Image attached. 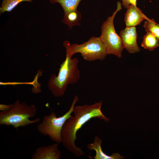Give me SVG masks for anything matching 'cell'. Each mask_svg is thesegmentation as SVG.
Wrapping results in <instances>:
<instances>
[{"label":"cell","mask_w":159,"mask_h":159,"mask_svg":"<svg viewBox=\"0 0 159 159\" xmlns=\"http://www.w3.org/2000/svg\"><path fill=\"white\" fill-rule=\"evenodd\" d=\"M58 144L55 143L50 145L37 148L32 154V159H59L61 152Z\"/></svg>","instance_id":"cell-9"},{"label":"cell","mask_w":159,"mask_h":159,"mask_svg":"<svg viewBox=\"0 0 159 159\" xmlns=\"http://www.w3.org/2000/svg\"><path fill=\"white\" fill-rule=\"evenodd\" d=\"M13 104L5 105L0 104V110L3 112L8 111L11 110Z\"/></svg>","instance_id":"cell-17"},{"label":"cell","mask_w":159,"mask_h":159,"mask_svg":"<svg viewBox=\"0 0 159 159\" xmlns=\"http://www.w3.org/2000/svg\"><path fill=\"white\" fill-rule=\"evenodd\" d=\"M32 2V0H3L0 8V14L5 11L10 12L22 1Z\"/></svg>","instance_id":"cell-15"},{"label":"cell","mask_w":159,"mask_h":159,"mask_svg":"<svg viewBox=\"0 0 159 159\" xmlns=\"http://www.w3.org/2000/svg\"><path fill=\"white\" fill-rule=\"evenodd\" d=\"M122 1V4L123 6L127 9L129 6L132 4L137 6V0H120Z\"/></svg>","instance_id":"cell-16"},{"label":"cell","mask_w":159,"mask_h":159,"mask_svg":"<svg viewBox=\"0 0 159 159\" xmlns=\"http://www.w3.org/2000/svg\"><path fill=\"white\" fill-rule=\"evenodd\" d=\"M102 101L89 105L74 106L72 116L65 122L62 129V143L65 148L77 157L86 155L82 148L77 147L75 141L78 131L87 122L93 118H98L108 122L109 119L102 112L101 107Z\"/></svg>","instance_id":"cell-1"},{"label":"cell","mask_w":159,"mask_h":159,"mask_svg":"<svg viewBox=\"0 0 159 159\" xmlns=\"http://www.w3.org/2000/svg\"><path fill=\"white\" fill-rule=\"evenodd\" d=\"M143 26L146 32L151 33L159 41V24L153 19L149 18L145 21Z\"/></svg>","instance_id":"cell-14"},{"label":"cell","mask_w":159,"mask_h":159,"mask_svg":"<svg viewBox=\"0 0 159 159\" xmlns=\"http://www.w3.org/2000/svg\"><path fill=\"white\" fill-rule=\"evenodd\" d=\"M124 47L128 52L134 54L139 52L140 49L137 43V33L135 26L126 27L120 32Z\"/></svg>","instance_id":"cell-7"},{"label":"cell","mask_w":159,"mask_h":159,"mask_svg":"<svg viewBox=\"0 0 159 159\" xmlns=\"http://www.w3.org/2000/svg\"><path fill=\"white\" fill-rule=\"evenodd\" d=\"M36 113L34 105L29 106L25 102L21 103L18 100L14 103L11 110L0 112V125H12L17 128L37 123L40 121L41 117L33 120L29 119L34 117Z\"/></svg>","instance_id":"cell-3"},{"label":"cell","mask_w":159,"mask_h":159,"mask_svg":"<svg viewBox=\"0 0 159 159\" xmlns=\"http://www.w3.org/2000/svg\"><path fill=\"white\" fill-rule=\"evenodd\" d=\"M122 9L121 4L117 2V8L112 15L108 17L101 26V34L100 37L106 48L108 54H113L121 58L124 47L121 39L116 33L114 20L118 11Z\"/></svg>","instance_id":"cell-5"},{"label":"cell","mask_w":159,"mask_h":159,"mask_svg":"<svg viewBox=\"0 0 159 159\" xmlns=\"http://www.w3.org/2000/svg\"><path fill=\"white\" fill-rule=\"evenodd\" d=\"M71 48L73 55L80 53L85 60L89 62L102 60L108 54L100 37H92L88 41L81 44H72Z\"/></svg>","instance_id":"cell-6"},{"label":"cell","mask_w":159,"mask_h":159,"mask_svg":"<svg viewBox=\"0 0 159 159\" xmlns=\"http://www.w3.org/2000/svg\"><path fill=\"white\" fill-rule=\"evenodd\" d=\"M78 100V96L75 95L69 110L61 116L57 117L56 113L53 112L49 115L44 116L41 122L37 126L38 132L43 135L48 136L52 141L58 144L61 143L63 126L66 120L72 116L71 114L73 107Z\"/></svg>","instance_id":"cell-4"},{"label":"cell","mask_w":159,"mask_h":159,"mask_svg":"<svg viewBox=\"0 0 159 159\" xmlns=\"http://www.w3.org/2000/svg\"><path fill=\"white\" fill-rule=\"evenodd\" d=\"M159 41L151 33L147 32L143 38L141 46L145 49L152 51L159 46Z\"/></svg>","instance_id":"cell-12"},{"label":"cell","mask_w":159,"mask_h":159,"mask_svg":"<svg viewBox=\"0 0 159 159\" xmlns=\"http://www.w3.org/2000/svg\"><path fill=\"white\" fill-rule=\"evenodd\" d=\"M148 19L140 8L132 4L127 9L124 20L126 27H130L139 25L144 20Z\"/></svg>","instance_id":"cell-8"},{"label":"cell","mask_w":159,"mask_h":159,"mask_svg":"<svg viewBox=\"0 0 159 159\" xmlns=\"http://www.w3.org/2000/svg\"><path fill=\"white\" fill-rule=\"evenodd\" d=\"M71 44L69 41L63 42L66 49L65 59L60 66L58 76L52 74L48 81V89L55 97L63 96L67 86L77 83L80 78L79 61L76 58L72 59Z\"/></svg>","instance_id":"cell-2"},{"label":"cell","mask_w":159,"mask_h":159,"mask_svg":"<svg viewBox=\"0 0 159 159\" xmlns=\"http://www.w3.org/2000/svg\"><path fill=\"white\" fill-rule=\"evenodd\" d=\"M102 141L98 136H95L92 143L87 144V148L90 150H93L95 151V155L94 157L88 156L90 158L95 159H121L123 158L118 153H113L111 155L106 154L103 151L101 147Z\"/></svg>","instance_id":"cell-10"},{"label":"cell","mask_w":159,"mask_h":159,"mask_svg":"<svg viewBox=\"0 0 159 159\" xmlns=\"http://www.w3.org/2000/svg\"><path fill=\"white\" fill-rule=\"evenodd\" d=\"M82 0H49L51 4H59L64 13L77 10V7Z\"/></svg>","instance_id":"cell-13"},{"label":"cell","mask_w":159,"mask_h":159,"mask_svg":"<svg viewBox=\"0 0 159 159\" xmlns=\"http://www.w3.org/2000/svg\"><path fill=\"white\" fill-rule=\"evenodd\" d=\"M81 16V13L77 10L64 13L62 21L71 28L74 26L80 25Z\"/></svg>","instance_id":"cell-11"}]
</instances>
